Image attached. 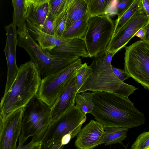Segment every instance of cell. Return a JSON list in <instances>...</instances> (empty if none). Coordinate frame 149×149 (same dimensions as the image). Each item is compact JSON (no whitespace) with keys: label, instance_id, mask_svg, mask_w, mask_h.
<instances>
[{"label":"cell","instance_id":"6da1fadb","mask_svg":"<svg viewBox=\"0 0 149 149\" xmlns=\"http://www.w3.org/2000/svg\"><path fill=\"white\" fill-rule=\"evenodd\" d=\"M92 93L94 107L91 113L104 127L129 129L145 123L144 114L137 110L128 97L111 92Z\"/></svg>","mask_w":149,"mask_h":149},{"label":"cell","instance_id":"7a4b0ae2","mask_svg":"<svg viewBox=\"0 0 149 149\" xmlns=\"http://www.w3.org/2000/svg\"><path fill=\"white\" fill-rule=\"evenodd\" d=\"M37 67L31 61L21 65L18 74L0 104V117H5L24 108L37 94L41 82Z\"/></svg>","mask_w":149,"mask_h":149},{"label":"cell","instance_id":"3957f363","mask_svg":"<svg viewBox=\"0 0 149 149\" xmlns=\"http://www.w3.org/2000/svg\"><path fill=\"white\" fill-rule=\"evenodd\" d=\"M112 56L105 51L94 57L90 66L92 72L77 93L88 91L113 92L128 97L138 89L124 83L115 74L112 69Z\"/></svg>","mask_w":149,"mask_h":149},{"label":"cell","instance_id":"277c9868","mask_svg":"<svg viewBox=\"0 0 149 149\" xmlns=\"http://www.w3.org/2000/svg\"><path fill=\"white\" fill-rule=\"evenodd\" d=\"M17 32L18 45L27 52L41 76L45 77L61 71L80 58L65 54H52L43 49L31 36L26 25L22 31Z\"/></svg>","mask_w":149,"mask_h":149},{"label":"cell","instance_id":"5b68a950","mask_svg":"<svg viewBox=\"0 0 149 149\" xmlns=\"http://www.w3.org/2000/svg\"><path fill=\"white\" fill-rule=\"evenodd\" d=\"M52 122L51 108L36 94L23 108L21 136H30L34 143L41 142Z\"/></svg>","mask_w":149,"mask_h":149},{"label":"cell","instance_id":"8992f818","mask_svg":"<svg viewBox=\"0 0 149 149\" xmlns=\"http://www.w3.org/2000/svg\"><path fill=\"white\" fill-rule=\"evenodd\" d=\"M86 119V114L74 105L52 122L41 141L42 149L61 143L62 139L77 136Z\"/></svg>","mask_w":149,"mask_h":149},{"label":"cell","instance_id":"52a82bcc","mask_svg":"<svg viewBox=\"0 0 149 149\" xmlns=\"http://www.w3.org/2000/svg\"><path fill=\"white\" fill-rule=\"evenodd\" d=\"M116 20L104 15L90 17L84 38L89 57L105 50L113 35Z\"/></svg>","mask_w":149,"mask_h":149},{"label":"cell","instance_id":"ba28073f","mask_svg":"<svg viewBox=\"0 0 149 149\" xmlns=\"http://www.w3.org/2000/svg\"><path fill=\"white\" fill-rule=\"evenodd\" d=\"M125 47L124 70L149 90V46L140 40Z\"/></svg>","mask_w":149,"mask_h":149},{"label":"cell","instance_id":"9c48e42d","mask_svg":"<svg viewBox=\"0 0 149 149\" xmlns=\"http://www.w3.org/2000/svg\"><path fill=\"white\" fill-rule=\"evenodd\" d=\"M82 64L79 58L63 70L44 77L37 94L40 99L51 107Z\"/></svg>","mask_w":149,"mask_h":149},{"label":"cell","instance_id":"30bf717a","mask_svg":"<svg viewBox=\"0 0 149 149\" xmlns=\"http://www.w3.org/2000/svg\"><path fill=\"white\" fill-rule=\"evenodd\" d=\"M148 21L143 8L136 12L111 38L105 51L114 55L125 46L138 31L146 25Z\"/></svg>","mask_w":149,"mask_h":149},{"label":"cell","instance_id":"8fae6325","mask_svg":"<svg viewBox=\"0 0 149 149\" xmlns=\"http://www.w3.org/2000/svg\"><path fill=\"white\" fill-rule=\"evenodd\" d=\"M23 108L8 116L0 117V149H17L16 143L21 132Z\"/></svg>","mask_w":149,"mask_h":149},{"label":"cell","instance_id":"7c38bea8","mask_svg":"<svg viewBox=\"0 0 149 149\" xmlns=\"http://www.w3.org/2000/svg\"><path fill=\"white\" fill-rule=\"evenodd\" d=\"M6 39L4 51L7 65V75L4 91L7 93L10 88L19 72V68L17 65L16 52L18 45L17 30L12 23L6 26Z\"/></svg>","mask_w":149,"mask_h":149},{"label":"cell","instance_id":"4fadbf2b","mask_svg":"<svg viewBox=\"0 0 149 149\" xmlns=\"http://www.w3.org/2000/svg\"><path fill=\"white\" fill-rule=\"evenodd\" d=\"M104 134L103 126L97 121L91 120L78 134L75 146L77 149H93L100 145Z\"/></svg>","mask_w":149,"mask_h":149},{"label":"cell","instance_id":"5bb4252c","mask_svg":"<svg viewBox=\"0 0 149 149\" xmlns=\"http://www.w3.org/2000/svg\"><path fill=\"white\" fill-rule=\"evenodd\" d=\"M76 72L67 83L64 90L51 108L52 122L74 106L77 93Z\"/></svg>","mask_w":149,"mask_h":149},{"label":"cell","instance_id":"9a60e30c","mask_svg":"<svg viewBox=\"0 0 149 149\" xmlns=\"http://www.w3.org/2000/svg\"><path fill=\"white\" fill-rule=\"evenodd\" d=\"M49 0H25L26 22L40 29L49 13Z\"/></svg>","mask_w":149,"mask_h":149},{"label":"cell","instance_id":"2e32d148","mask_svg":"<svg viewBox=\"0 0 149 149\" xmlns=\"http://www.w3.org/2000/svg\"><path fill=\"white\" fill-rule=\"evenodd\" d=\"M26 23L31 36L43 50L50 51L56 47L62 45L66 40L46 34L30 23L26 22Z\"/></svg>","mask_w":149,"mask_h":149},{"label":"cell","instance_id":"e0dca14e","mask_svg":"<svg viewBox=\"0 0 149 149\" xmlns=\"http://www.w3.org/2000/svg\"><path fill=\"white\" fill-rule=\"evenodd\" d=\"M48 52L52 54H62L79 57H89L85 41L82 38L67 39L62 45Z\"/></svg>","mask_w":149,"mask_h":149},{"label":"cell","instance_id":"ac0fdd59","mask_svg":"<svg viewBox=\"0 0 149 149\" xmlns=\"http://www.w3.org/2000/svg\"><path fill=\"white\" fill-rule=\"evenodd\" d=\"M87 13V7L85 0H70L65 31Z\"/></svg>","mask_w":149,"mask_h":149},{"label":"cell","instance_id":"d6986e66","mask_svg":"<svg viewBox=\"0 0 149 149\" xmlns=\"http://www.w3.org/2000/svg\"><path fill=\"white\" fill-rule=\"evenodd\" d=\"M104 134L100 143L104 146L121 143L127 136L129 129L121 127H104Z\"/></svg>","mask_w":149,"mask_h":149},{"label":"cell","instance_id":"ffe728a7","mask_svg":"<svg viewBox=\"0 0 149 149\" xmlns=\"http://www.w3.org/2000/svg\"><path fill=\"white\" fill-rule=\"evenodd\" d=\"M89 18L88 13L84 14L64 31L62 38L67 39L84 38L87 29Z\"/></svg>","mask_w":149,"mask_h":149},{"label":"cell","instance_id":"44dd1931","mask_svg":"<svg viewBox=\"0 0 149 149\" xmlns=\"http://www.w3.org/2000/svg\"><path fill=\"white\" fill-rule=\"evenodd\" d=\"M13 8L12 23L18 29L17 31H22L26 26L24 17L25 0H12Z\"/></svg>","mask_w":149,"mask_h":149},{"label":"cell","instance_id":"7402d4cb","mask_svg":"<svg viewBox=\"0 0 149 149\" xmlns=\"http://www.w3.org/2000/svg\"><path fill=\"white\" fill-rule=\"evenodd\" d=\"M88 13L90 17L107 15L108 6L111 0H85Z\"/></svg>","mask_w":149,"mask_h":149},{"label":"cell","instance_id":"603a6c76","mask_svg":"<svg viewBox=\"0 0 149 149\" xmlns=\"http://www.w3.org/2000/svg\"><path fill=\"white\" fill-rule=\"evenodd\" d=\"M143 8L141 0H134L130 7L122 16L119 19H117L116 20L115 30L112 37L120 30L136 12Z\"/></svg>","mask_w":149,"mask_h":149},{"label":"cell","instance_id":"cb8c5ba5","mask_svg":"<svg viewBox=\"0 0 149 149\" xmlns=\"http://www.w3.org/2000/svg\"><path fill=\"white\" fill-rule=\"evenodd\" d=\"M93 93L83 92L77 93L76 95L75 102L82 111L87 114L91 113L94 107L92 101Z\"/></svg>","mask_w":149,"mask_h":149},{"label":"cell","instance_id":"d4e9b609","mask_svg":"<svg viewBox=\"0 0 149 149\" xmlns=\"http://www.w3.org/2000/svg\"><path fill=\"white\" fill-rule=\"evenodd\" d=\"M70 1V0H68L64 10L55 20L54 25L56 37L62 38L65 29L68 8Z\"/></svg>","mask_w":149,"mask_h":149},{"label":"cell","instance_id":"484cf974","mask_svg":"<svg viewBox=\"0 0 149 149\" xmlns=\"http://www.w3.org/2000/svg\"><path fill=\"white\" fill-rule=\"evenodd\" d=\"M92 72L90 66L85 63L77 70L76 72V84L77 92L86 81Z\"/></svg>","mask_w":149,"mask_h":149},{"label":"cell","instance_id":"4316f807","mask_svg":"<svg viewBox=\"0 0 149 149\" xmlns=\"http://www.w3.org/2000/svg\"><path fill=\"white\" fill-rule=\"evenodd\" d=\"M69 0H49V13L55 20L64 10Z\"/></svg>","mask_w":149,"mask_h":149},{"label":"cell","instance_id":"83f0119b","mask_svg":"<svg viewBox=\"0 0 149 149\" xmlns=\"http://www.w3.org/2000/svg\"><path fill=\"white\" fill-rule=\"evenodd\" d=\"M149 148V131L139 135L132 144L131 149H148Z\"/></svg>","mask_w":149,"mask_h":149},{"label":"cell","instance_id":"f1b7e54d","mask_svg":"<svg viewBox=\"0 0 149 149\" xmlns=\"http://www.w3.org/2000/svg\"><path fill=\"white\" fill-rule=\"evenodd\" d=\"M54 21V19L49 13L42 27L40 29L46 34L56 37Z\"/></svg>","mask_w":149,"mask_h":149},{"label":"cell","instance_id":"f546056e","mask_svg":"<svg viewBox=\"0 0 149 149\" xmlns=\"http://www.w3.org/2000/svg\"><path fill=\"white\" fill-rule=\"evenodd\" d=\"M134 0H118L116 7L117 19H119L128 9Z\"/></svg>","mask_w":149,"mask_h":149},{"label":"cell","instance_id":"4dcf8cb0","mask_svg":"<svg viewBox=\"0 0 149 149\" xmlns=\"http://www.w3.org/2000/svg\"><path fill=\"white\" fill-rule=\"evenodd\" d=\"M112 70L116 77L121 81H124L130 77L129 75L125 70L116 68L112 65Z\"/></svg>","mask_w":149,"mask_h":149},{"label":"cell","instance_id":"1f68e13d","mask_svg":"<svg viewBox=\"0 0 149 149\" xmlns=\"http://www.w3.org/2000/svg\"><path fill=\"white\" fill-rule=\"evenodd\" d=\"M26 140L23 138L20 135L19 137V144L17 149H30L32 146L35 143L31 141L29 143L24 145V143Z\"/></svg>","mask_w":149,"mask_h":149},{"label":"cell","instance_id":"d6a6232c","mask_svg":"<svg viewBox=\"0 0 149 149\" xmlns=\"http://www.w3.org/2000/svg\"><path fill=\"white\" fill-rule=\"evenodd\" d=\"M142 40L145 43L149 46V20L146 25L145 33Z\"/></svg>","mask_w":149,"mask_h":149},{"label":"cell","instance_id":"836d02e7","mask_svg":"<svg viewBox=\"0 0 149 149\" xmlns=\"http://www.w3.org/2000/svg\"><path fill=\"white\" fill-rule=\"evenodd\" d=\"M144 11L149 20V0H141Z\"/></svg>","mask_w":149,"mask_h":149},{"label":"cell","instance_id":"e575fe53","mask_svg":"<svg viewBox=\"0 0 149 149\" xmlns=\"http://www.w3.org/2000/svg\"><path fill=\"white\" fill-rule=\"evenodd\" d=\"M146 26V25L139 30L135 34L134 37L135 36H137L140 38V40H142L145 33Z\"/></svg>","mask_w":149,"mask_h":149},{"label":"cell","instance_id":"d590c367","mask_svg":"<svg viewBox=\"0 0 149 149\" xmlns=\"http://www.w3.org/2000/svg\"><path fill=\"white\" fill-rule=\"evenodd\" d=\"M42 148L41 142L34 144L30 149H41Z\"/></svg>","mask_w":149,"mask_h":149},{"label":"cell","instance_id":"8d00e7d4","mask_svg":"<svg viewBox=\"0 0 149 149\" xmlns=\"http://www.w3.org/2000/svg\"><path fill=\"white\" fill-rule=\"evenodd\" d=\"M64 145L60 143L50 147L49 149H63Z\"/></svg>","mask_w":149,"mask_h":149},{"label":"cell","instance_id":"74e56055","mask_svg":"<svg viewBox=\"0 0 149 149\" xmlns=\"http://www.w3.org/2000/svg\"><path fill=\"white\" fill-rule=\"evenodd\" d=\"M148 149H149V148Z\"/></svg>","mask_w":149,"mask_h":149}]
</instances>
